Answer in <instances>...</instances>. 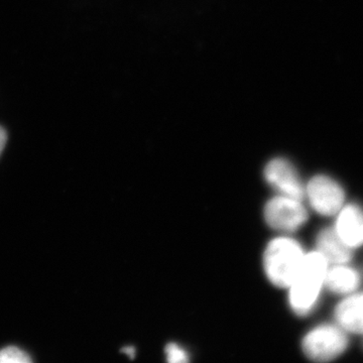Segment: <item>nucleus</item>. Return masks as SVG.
Returning a JSON list of instances; mask_svg holds the SVG:
<instances>
[{"label":"nucleus","instance_id":"1","mask_svg":"<svg viewBox=\"0 0 363 363\" xmlns=\"http://www.w3.org/2000/svg\"><path fill=\"white\" fill-rule=\"evenodd\" d=\"M328 262L318 252L305 255L302 264L290 286V305L300 316L309 314L319 300Z\"/></svg>","mask_w":363,"mask_h":363},{"label":"nucleus","instance_id":"2","mask_svg":"<svg viewBox=\"0 0 363 363\" xmlns=\"http://www.w3.org/2000/svg\"><path fill=\"white\" fill-rule=\"evenodd\" d=\"M304 257V250L298 241L290 238H278L272 240L264 255L267 278L279 288H289Z\"/></svg>","mask_w":363,"mask_h":363},{"label":"nucleus","instance_id":"3","mask_svg":"<svg viewBox=\"0 0 363 363\" xmlns=\"http://www.w3.org/2000/svg\"><path fill=\"white\" fill-rule=\"evenodd\" d=\"M348 337L338 325L323 324L310 331L303 339L306 357L318 362H330L347 350Z\"/></svg>","mask_w":363,"mask_h":363},{"label":"nucleus","instance_id":"4","mask_svg":"<svg viewBox=\"0 0 363 363\" xmlns=\"http://www.w3.org/2000/svg\"><path fill=\"white\" fill-rule=\"evenodd\" d=\"M264 218L272 228L284 233H293L304 225L308 213L301 200L279 195L267 202Z\"/></svg>","mask_w":363,"mask_h":363},{"label":"nucleus","instance_id":"5","mask_svg":"<svg viewBox=\"0 0 363 363\" xmlns=\"http://www.w3.org/2000/svg\"><path fill=\"white\" fill-rule=\"evenodd\" d=\"M313 209L324 216H333L343 207L345 194L342 187L329 177H314L306 188Z\"/></svg>","mask_w":363,"mask_h":363},{"label":"nucleus","instance_id":"6","mask_svg":"<svg viewBox=\"0 0 363 363\" xmlns=\"http://www.w3.org/2000/svg\"><path fill=\"white\" fill-rule=\"evenodd\" d=\"M264 177L279 194L298 200L304 198L305 189L298 172L286 160L274 159L269 162L264 169Z\"/></svg>","mask_w":363,"mask_h":363},{"label":"nucleus","instance_id":"7","mask_svg":"<svg viewBox=\"0 0 363 363\" xmlns=\"http://www.w3.org/2000/svg\"><path fill=\"white\" fill-rule=\"evenodd\" d=\"M335 233L348 247H359L363 245V211L357 205H347L338 212Z\"/></svg>","mask_w":363,"mask_h":363},{"label":"nucleus","instance_id":"8","mask_svg":"<svg viewBox=\"0 0 363 363\" xmlns=\"http://www.w3.org/2000/svg\"><path fill=\"white\" fill-rule=\"evenodd\" d=\"M335 319L344 331L363 334V293L341 301L335 309Z\"/></svg>","mask_w":363,"mask_h":363},{"label":"nucleus","instance_id":"9","mask_svg":"<svg viewBox=\"0 0 363 363\" xmlns=\"http://www.w3.org/2000/svg\"><path fill=\"white\" fill-rule=\"evenodd\" d=\"M317 252L329 264H345L351 259V248L348 247L334 229H324L318 234Z\"/></svg>","mask_w":363,"mask_h":363},{"label":"nucleus","instance_id":"10","mask_svg":"<svg viewBox=\"0 0 363 363\" xmlns=\"http://www.w3.org/2000/svg\"><path fill=\"white\" fill-rule=\"evenodd\" d=\"M359 284V274L352 267L335 264L332 269H327L324 285L331 292L347 295L354 292Z\"/></svg>","mask_w":363,"mask_h":363},{"label":"nucleus","instance_id":"11","mask_svg":"<svg viewBox=\"0 0 363 363\" xmlns=\"http://www.w3.org/2000/svg\"><path fill=\"white\" fill-rule=\"evenodd\" d=\"M28 362H32V358L28 357V353L18 350V348L13 347V346L0 350V363Z\"/></svg>","mask_w":363,"mask_h":363},{"label":"nucleus","instance_id":"12","mask_svg":"<svg viewBox=\"0 0 363 363\" xmlns=\"http://www.w3.org/2000/svg\"><path fill=\"white\" fill-rule=\"evenodd\" d=\"M167 359L171 363L188 362V354L177 344L171 343L166 348Z\"/></svg>","mask_w":363,"mask_h":363},{"label":"nucleus","instance_id":"13","mask_svg":"<svg viewBox=\"0 0 363 363\" xmlns=\"http://www.w3.org/2000/svg\"><path fill=\"white\" fill-rule=\"evenodd\" d=\"M6 140L7 135L6 130L0 126V155H1L2 150H4V147H6Z\"/></svg>","mask_w":363,"mask_h":363},{"label":"nucleus","instance_id":"14","mask_svg":"<svg viewBox=\"0 0 363 363\" xmlns=\"http://www.w3.org/2000/svg\"><path fill=\"white\" fill-rule=\"evenodd\" d=\"M123 352L125 353V354L128 355V357L131 358V359L135 358V348L131 347V346L130 347L128 346V347L123 348Z\"/></svg>","mask_w":363,"mask_h":363}]
</instances>
